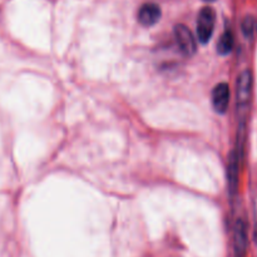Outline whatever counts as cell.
Returning a JSON list of instances; mask_svg holds the SVG:
<instances>
[{
  "label": "cell",
  "mask_w": 257,
  "mask_h": 257,
  "mask_svg": "<svg viewBox=\"0 0 257 257\" xmlns=\"http://www.w3.org/2000/svg\"><path fill=\"white\" fill-rule=\"evenodd\" d=\"M252 73L243 70L237 78L236 85V108H237L238 124H246L248 110H250L251 95H252Z\"/></svg>",
  "instance_id": "1"
},
{
  "label": "cell",
  "mask_w": 257,
  "mask_h": 257,
  "mask_svg": "<svg viewBox=\"0 0 257 257\" xmlns=\"http://www.w3.org/2000/svg\"><path fill=\"white\" fill-rule=\"evenodd\" d=\"M216 12L211 7H205L200 10L197 18V39L201 44H207L215 30Z\"/></svg>",
  "instance_id": "2"
},
{
  "label": "cell",
  "mask_w": 257,
  "mask_h": 257,
  "mask_svg": "<svg viewBox=\"0 0 257 257\" xmlns=\"http://www.w3.org/2000/svg\"><path fill=\"white\" fill-rule=\"evenodd\" d=\"M243 155L238 152L236 148H233L228 156V165H227V182L228 191L231 196H235L237 193L238 188V178H240V168L241 162H242Z\"/></svg>",
  "instance_id": "3"
},
{
  "label": "cell",
  "mask_w": 257,
  "mask_h": 257,
  "mask_svg": "<svg viewBox=\"0 0 257 257\" xmlns=\"http://www.w3.org/2000/svg\"><path fill=\"white\" fill-rule=\"evenodd\" d=\"M175 38L181 52L187 57H192L197 50V43L192 32L186 25L178 24L175 27Z\"/></svg>",
  "instance_id": "4"
},
{
  "label": "cell",
  "mask_w": 257,
  "mask_h": 257,
  "mask_svg": "<svg viewBox=\"0 0 257 257\" xmlns=\"http://www.w3.org/2000/svg\"><path fill=\"white\" fill-rule=\"evenodd\" d=\"M230 98L231 92L227 83H218L212 89V93H211V102H212L213 109L217 113H221V114L226 113L228 104H230Z\"/></svg>",
  "instance_id": "5"
},
{
  "label": "cell",
  "mask_w": 257,
  "mask_h": 257,
  "mask_svg": "<svg viewBox=\"0 0 257 257\" xmlns=\"http://www.w3.org/2000/svg\"><path fill=\"white\" fill-rule=\"evenodd\" d=\"M161 15H162V12H161L160 5L156 3H146L138 10L137 19L141 25L148 28L157 24L161 19Z\"/></svg>",
  "instance_id": "6"
},
{
  "label": "cell",
  "mask_w": 257,
  "mask_h": 257,
  "mask_svg": "<svg viewBox=\"0 0 257 257\" xmlns=\"http://www.w3.org/2000/svg\"><path fill=\"white\" fill-rule=\"evenodd\" d=\"M235 250L237 255H242L247 247V226L242 218H238L235 223Z\"/></svg>",
  "instance_id": "7"
},
{
  "label": "cell",
  "mask_w": 257,
  "mask_h": 257,
  "mask_svg": "<svg viewBox=\"0 0 257 257\" xmlns=\"http://www.w3.org/2000/svg\"><path fill=\"white\" fill-rule=\"evenodd\" d=\"M233 43H235V38H233V33L231 29H226L225 33L221 35L220 40L217 44V52L221 55L230 54L231 50L233 48Z\"/></svg>",
  "instance_id": "8"
},
{
  "label": "cell",
  "mask_w": 257,
  "mask_h": 257,
  "mask_svg": "<svg viewBox=\"0 0 257 257\" xmlns=\"http://www.w3.org/2000/svg\"><path fill=\"white\" fill-rule=\"evenodd\" d=\"M256 28V22L252 17H246L245 19L242 20V32L243 34L247 38H251L255 33Z\"/></svg>",
  "instance_id": "9"
},
{
  "label": "cell",
  "mask_w": 257,
  "mask_h": 257,
  "mask_svg": "<svg viewBox=\"0 0 257 257\" xmlns=\"http://www.w3.org/2000/svg\"><path fill=\"white\" fill-rule=\"evenodd\" d=\"M255 237L257 240V206H256V226H255Z\"/></svg>",
  "instance_id": "10"
},
{
  "label": "cell",
  "mask_w": 257,
  "mask_h": 257,
  "mask_svg": "<svg viewBox=\"0 0 257 257\" xmlns=\"http://www.w3.org/2000/svg\"><path fill=\"white\" fill-rule=\"evenodd\" d=\"M205 2H215V0H205Z\"/></svg>",
  "instance_id": "11"
}]
</instances>
